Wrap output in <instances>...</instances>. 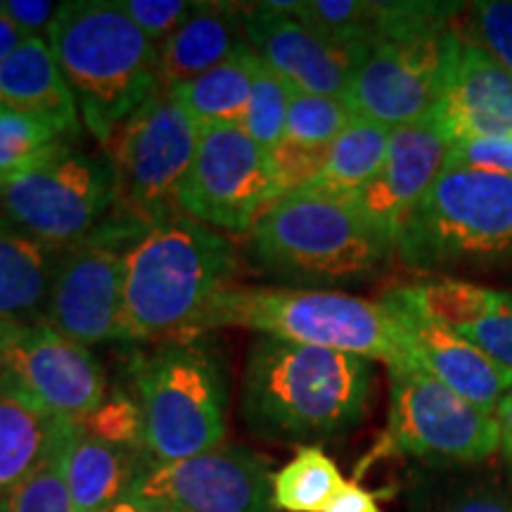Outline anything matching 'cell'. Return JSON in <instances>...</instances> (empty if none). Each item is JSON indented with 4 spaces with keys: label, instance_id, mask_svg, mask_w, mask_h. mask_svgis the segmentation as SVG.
<instances>
[{
    "label": "cell",
    "instance_id": "obj_1",
    "mask_svg": "<svg viewBox=\"0 0 512 512\" xmlns=\"http://www.w3.org/2000/svg\"><path fill=\"white\" fill-rule=\"evenodd\" d=\"M373 384L368 358L256 335L242 370L240 415L256 439L316 446L361 425Z\"/></svg>",
    "mask_w": 512,
    "mask_h": 512
},
{
    "label": "cell",
    "instance_id": "obj_2",
    "mask_svg": "<svg viewBox=\"0 0 512 512\" xmlns=\"http://www.w3.org/2000/svg\"><path fill=\"white\" fill-rule=\"evenodd\" d=\"M240 266L233 240L190 216L176 214L147 228L126 249L124 342L190 337L211 299L235 283Z\"/></svg>",
    "mask_w": 512,
    "mask_h": 512
},
{
    "label": "cell",
    "instance_id": "obj_3",
    "mask_svg": "<svg viewBox=\"0 0 512 512\" xmlns=\"http://www.w3.org/2000/svg\"><path fill=\"white\" fill-rule=\"evenodd\" d=\"M245 252L266 278L285 287L325 290L373 278L394 254V240L349 200L299 190L259 216Z\"/></svg>",
    "mask_w": 512,
    "mask_h": 512
},
{
    "label": "cell",
    "instance_id": "obj_4",
    "mask_svg": "<svg viewBox=\"0 0 512 512\" xmlns=\"http://www.w3.org/2000/svg\"><path fill=\"white\" fill-rule=\"evenodd\" d=\"M81 121L102 145L159 88L157 46L112 0H72L46 31Z\"/></svg>",
    "mask_w": 512,
    "mask_h": 512
},
{
    "label": "cell",
    "instance_id": "obj_5",
    "mask_svg": "<svg viewBox=\"0 0 512 512\" xmlns=\"http://www.w3.org/2000/svg\"><path fill=\"white\" fill-rule=\"evenodd\" d=\"M245 328L285 342L403 366L401 337L382 302L337 290L285 285H228L211 299L192 335ZM190 335V337H192Z\"/></svg>",
    "mask_w": 512,
    "mask_h": 512
},
{
    "label": "cell",
    "instance_id": "obj_6",
    "mask_svg": "<svg viewBox=\"0 0 512 512\" xmlns=\"http://www.w3.org/2000/svg\"><path fill=\"white\" fill-rule=\"evenodd\" d=\"M152 463H176L221 446L228 434L230 375L216 339L157 342L128 366Z\"/></svg>",
    "mask_w": 512,
    "mask_h": 512
},
{
    "label": "cell",
    "instance_id": "obj_7",
    "mask_svg": "<svg viewBox=\"0 0 512 512\" xmlns=\"http://www.w3.org/2000/svg\"><path fill=\"white\" fill-rule=\"evenodd\" d=\"M394 254L420 273L496 268L512 261V176L441 169L396 233Z\"/></svg>",
    "mask_w": 512,
    "mask_h": 512
},
{
    "label": "cell",
    "instance_id": "obj_8",
    "mask_svg": "<svg viewBox=\"0 0 512 512\" xmlns=\"http://www.w3.org/2000/svg\"><path fill=\"white\" fill-rule=\"evenodd\" d=\"M200 126L171 93L159 91L107 138L105 155L117 176L114 219L145 230L178 209V192L188 176Z\"/></svg>",
    "mask_w": 512,
    "mask_h": 512
},
{
    "label": "cell",
    "instance_id": "obj_9",
    "mask_svg": "<svg viewBox=\"0 0 512 512\" xmlns=\"http://www.w3.org/2000/svg\"><path fill=\"white\" fill-rule=\"evenodd\" d=\"M117 176L110 157L60 140L0 185V216L53 247L86 240L112 216Z\"/></svg>",
    "mask_w": 512,
    "mask_h": 512
},
{
    "label": "cell",
    "instance_id": "obj_10",
    "mask_svg": "<svg viewBox=\"0 0 512 512\" xmlns=\"http://www.w3.org/2000/svg\"><path fill=\"white\" fill-rule=\"evenodd\" d=\"M387 444L430 465H477L501 451V427L420 368L392 366Z\"/></svg>",
    "mask_w": 512,
    "mask_h": 512
},
{
    "label": "cell",
    "instance_id": "obj_11",
    "mask_svg": "<svg viewBox=\"0 0 512 512\" xmlns=\"http://www.w3.org/2000/svg\"><path fill=\"white\" fill-rule=\"evenodd\" d=\"M271 159L240 126H202L178 209L214 230L249 235L259 216L280 200Z\"/></svg>",
    "mask_w": 512,
    "mask_h": 512
},
{
    "label": "cell",
    "instance_id": "obj_12",
    "mask_svg": "<svg viewBox=\"0 0 512 512\" xmlns=\"http://www.w3.org/2000/svg\"><path fill=\"white\" fill-rule=\"evenodd\" d=\"M140 235L143 230L110 216L86 240L64 247L43 323L83 347L124 342V259Z\"/></svg>",
    "mask_w": 512,
    "mask_h": 512
},
{
    "label": "cell",
    "instance_id": "obj_13",
    "mask_svg": "<svg viewBox=\"0 0 512 512\" xmlns=\"http://www.w3.org/2000/svg\"><path fill=\"white\" fill-rule=\"evenodd\" d=\"M271 463L247 446H216L150 463L131 494L152 512H275Z\"/></svg>",
    "mask_w": 512,
    "mask_h": 512
},
{
    "label": "cell",
    "instance_id": "obj_14",
    "mask_svg": "<svg viewBox=\"0 0 512 512\" xmlns=\"http://www.w3.org/2000/svg\"><path fill=\"white\" fill-rule=\"evenodd\" d=\"M451 29L406 43H380L361 57L344 95L356 117L399 128L430 117L444 93Z\"/></svg>",
    "mask_w": 512,
    "mask_h": 512
},
{
    "label": "cell",
    "instance_id": "obj_15",
    "mask_svg": "<svg viewBox=\"0 0 512 512\" xmlns=\"http://www.w3.org/2000/svg\"><path fill=\"white\" fill-rule=\"evenodd\" d=\"M0 387L43 411L79 422L105 401V368L91 347L60 335L48 323L17 325Z\"/></svg>",
    "mask_w": 512,
    "mask_h": 512
},
{
    "label": "cell",
    "instance_id": "obj_16",
    "mask_svg": "<svg viewBox=\"0 0 512 512\" xmlns=\"http://www.w3.org/2000/svg\"><path fill=\"white\" fill-rule=\"evenodd\" d=\"M380 302L399 328L403 366L420 368L482 411L496 413L498 401L512 389V370L498 366L458 332L427 316L408 287H396Z\"/></svg>",
    "mask_w": 512,
    "mask_h": 512
},
{
    "label": "cell",
    "instance_id": "obj_17",
    "mask_svg": "<svg viewBox=\"0 0 512 512\" xmlns=\"http://www.w3.org/2000/svg\"><path fill=\"white\" fill-rule=\"evenodd\" d=\"M249 48L283 79L292 93L344 98L361 53L342 48L268 3L242 5Z\"/></svg>",
    "mask_w": 512,
    "mask_h": 512
},
{
    "label": "cell",
    "instance_id": "obj_18",
    "mask_svg": "<svg viewBox=\"0 0 512 512\" xmlns=\"http://www.w3.org/2000/svg\"><path fill=\"white\" fill-rule=\"evenodd\" d=\"M451 145L434 114L392 128L382 169L349 202L396 242V233L408 211L425 197L444 169Z\"/></svg>",
    "mask_w": 512,
    "mask_h": 512
},
{
    "label": "cell",
    "instance_id": "obj_19",
    "mask_svg": "<svg viewBox=\"0 0 512 512\" xmlns=\"http://www.w3.org/2000/svg\"><path fill=\"white\" fill-rule=\"evenodd\" d=\"M434 119L451 143L512 136V72L453 29Z\"/></svg>",
    "mask_w": 512,
    "mask_h": 512
},
{
    "label": "cell",
    "instance_id": "obj_20",
    "mask_svg": "<svg viewBox=\"0 0 512 512\" xmlns=\"http://www.w3.org/2000/svg\"><path fill=\"white\" fill-rule=\"evenodd\" d=\"M427 316L458 332L498 366L512 370V292L446 278L408 285Z\"/></svg>",
    "mask_w": 512,
    "mask_h": 512
},
{
    "label": "cell",
    "instance_id": "obj_21",
    "mask_svg": "<svg viewBox=\"0 0 512 512\" xmlns=\"http://www.w3.org/2000/svg\"><path fill=\"white\" fill-rule=\"evenodd\" d=\"M0 114L36 119L64 138L79 136V107L43 36L27 38L0 64Z\"/></svg>",
    "mask_w": 512,
    "mask_h": 512
},
{
    "label": "cell",
    "instance_id": "obj_22",
    "mask_svg": "<svg viewBox=\"0 0 512 512\" xmlns=\"http://www.w3.org/2000/svg\"><path fill=\"white\" fill-rule=\"evenodd\" d=\"M242 46H247L242 5L195 3L181 27L157 46L159 88L171 91L207 74Z\"/></svg>",
    "mask_w": 512,
    "mask_h": 512
},
{
    "label": "cell",
    "instance_id": "obj_23",
    "mask_svg": "<svg viewBox=\"0 0 512 512\" xmlns=\"http://www.w3.org/2000/svg\"><path fill=\"white\" fill-rule=\"evenodd\" d=\"M79 425L0 387V491H10L72 444Z\"/></svg>",
    "mask_w": 512,
    "mask_h": 512
},
{
    "label": "cell",
    "instance_id": "obj_24",
    "mask_svg": "<svg viewBox=\"0 0 512 512\" xmlns=\"http://www.w3.org/2000/svg\"><path fill=\"white\" fill-rule=\"evenodd\" d=\"M62 249L36 240L0 216V320L43 323Z\"/></svg>",
    "mask_w": 512,
    "mask_h": 512
},
{
    "label": "cell",
    "instance_id": "obj_25",
    "mask_svg": "<svg viewBox=\"0 0 512 512\" xmlns=\"http://www.w3.org/2000/svg\"><path fill=\"white\" fill-rule=\"evenodd\" d=\"M150 463L145 451L105 444L79 432L64 460L74 512H98L126 498Z\"/></svg>",
    "mask_w": 512,
    "mask_h": 512
},
{
    "label": "cell",
    "instance_id": "obj_26",
    "mask_svg": "<svg viewBox=\"0 0 512 512\" xmlns=\"http://www.w3.org/2000/svg\"><path fill=\"white\" fill-rule=\"evenodd\" d=\"M259 64V55L247 43L219 67L166 93H171V98L195 119L200 128L214 124L242 128Z\"/></svg>",
    "mask_w": 512,
    "mask_h": 512
},
{
    "label": "cell",
    "instance_id": "obj_27",
    "mask_svg": "<svg viewBox=\"0 0 512 512\" xmlns=\"http://www.w3.org/2000/svg\"><path fill=\"white\" fill-rule=\"evenodd\" d=\"M389 136H392L389 126L354 114L349 126L330 145L328 162H325L320 176L304 190L339 197V200H351L382 169L384 157H387Z\"/></svg>",
    "mask_w": 512,
    "mask_h": 512
},
{
    "label": "cell",
    "instance_id": "obj_28",
    "mask_svg": "<svg viewBox=\"0 0 512 512\" xmlns=\"http://www.w3.org/2000/svg\"><path fill=\"white\" fill-rule=\"evenodd\" d=\"M347 486L335 460L320 446H304L273 472V510L325 512Z\"/></svg>",
    "mask_w": 512,
    "mask_h": 512
},
{
    "label": "cell",
    "instance_id": "obj_29",
    "mask_svg": "<svg viewBox=\"0 0 512 512\" xmlns=\"http://www.w3.org/2000/svg\"><path fill=\"white\" fill-rule=\"evenodd\" d=\"M351 119L354 112L344 98L294 93L283 140L304 147H330Z\"/></svg>",
    "mask_w": 512,
    "mask_h": 512
},
{
    "label": "cell",
    "instance_id": "obj_30",
    "mask_svg": "<svg viewBox=\"0 0 512 512\" xmlns=\"http://www.w3.org/2000/svg\"><path fill=\"white\" fill-rule=\"evenodd\" d=\"M292 95V88L271 67L261 62L259 69H256L252 98H249L247 119L242 128L266 152H271L285 136L287 110H290Z\"/></svg>",
    "mask_w": 512,
    "mask_h": 512
},
{
    "label": "cell",
    "instance_id": "obj_31",
    "mask_svg": "<svg viewBox=\"0 0 512 512\" xmlns=\"http://www.w3.org/2000/svg\"><path fill=\"white\" fill-rule=\"evenodd\" d=\"M69 446L55 453L46 465L31 472L10 491H5L0 496V512H74L72 494H69L67 477H64V460H67Z\"/></svg>",
    "mask_w": 512,
    "mask_h": 512
},
{
    "label": "cell",
    "instance_id": "obj_32",
    "mask_svg": "<svg viewBox=\"0 0 512 512\" xmlns=\"http://www.w3.org/2000/svg\"><path fill=\"white\" fill-rule=\"evenodd\" d=\"M76 425L86 437L147 453L143 413H140V406L131 389L128 392L126 389H112V394L105 396V401Z\"/></svg>",
    "mask_w": 512,
    "mask_h": 512
},
{
    "label": "cell",
    "instance_id": "obj_33",
    "mask_svg": "<svg viewBox=\"0 0 512 512\" xmlns=\"http://www.w3.org/2000/svg\"><path fill=\"white\" fill-rule=\"evenodd\" d=\"M69 140L36 119L0 114V185L38 162L50 147Z\"/></svg>",
    "mask_w": 512,
    "mask_h": 512
},
{
    "label": "cell",
    "instance_id": "obj_34",
    "mask_svg": "<svg viewBox=\"0 0 512 512\" xmlns=\"http://www.w3.org/2000/svg\"><path fill=\"white\" fill-rule=\"evenodd\" d=\"M456 29V27H453ZM512 72V0H482L467 12V29H456Z\"/></svg>",
    "mask_w": 512,
    "mask_h": 512
},
{
    "label": "cell",
    "instance_id": "obj_35",
    "mask_svg": "<svg viewBox=\"0 0 512 512\" xmlns=\"http://www.w3.org/2000/svg\"><path fill=\"white\" fill-rule=\"evenodd\" d=\"M330 147H304L280 140L278 145L268 152L275 183L283 195L299 192L316 181L328 162Z\"/></svg>",
    "mask_w": 512,
    "mask_h": 512
},
{
    "label": "cell",
    "instance_id": "obj_36",
    "mask_svg": "<svg viewBox=\"0 0 512 512\" xmlns=\"http://www.w3.org/2000/svg\"><path fill=\"white\" fill-rule=\"evenodd\" d=\"M408 512H512V501L496 482H470L415 503Z\"/></svg>",
    "mask_w": 512,
    "mask_h": 512
},
{
    "label": "cell",
    "instance_id": "obj_37",
    "mask_svg": "<svg viewBox=\"0 0 512 512\" xmlns=\"http://www.w3.org/2000/svg\"><path fill=\"white\" fill-rule=\"evenodd\" d=\"M185 0H121V8L155 46L164 43L192 12Z\"/></svg>",
    "mask_w": 512,
    "mask_h": 512
},
{
    "label": "cell",
    "instance_id": "obj_38",
    "mask_svg": "<svg viewBox=\"0 0 512 512\" xmlns=\"http://www.w3.org/2000/svg\"><path fill=\"white\" fill-rule=\"evenodd\" d=\"M446 166L512 176V136L458 140L448 150Z\"/></svg>",
    "mask_w": 512,
    "mask_h": 512
},
{
    "label": "cell",
    "instance_id": "obj_39",
    "mask_svg": "<svg viewBox=\"0 0 512 512\" xmlns=\"http://www.w3.org/2000/svg\"><path fill=\"white\" fill-rule=\"evenodd\" d=\"M57 10H60V5L48 3V0H8V3H3L5 15L27 36H38V31H48Z\"/></svg>",
    "mask_w": 512,
    "mask_h": 512
},
{
    "label": "cell",
    "instance_id": "obj_40",
    "mask_svg": "<svg viewBox=\"0 0 512 512\" xmlns=\"http://www.w3.org/2000/svg\"><path fill=\"white\" fill-rule=\"evenodd\" d=\"M325 512H382L377 494L363 489L361 484L347 482L335 501L330 503V508Z\"/></svg>",
    "mask_w": 512,
    "mask_h": 512
},
{
    "label": "cell",
    "instance_id": "obj_41",
    "mask_svg": "<svg viewBox=\"0 0 512 512\" xmlns=\"http://www.w3.org/2000/svg\"><path fill=\"white\" fill-rule=\"evenodd\" d=\"M27 38H31V36L24 34V31L19 29L3 10H0V64L8 60V57L15 53V50L22 46Z\"/></svg>",
    "mask_w": 512,
    "mask_h": 512
},
{
    "label": "cell",
    "instance_id": "obj_42",
    "mask_svg": "<svg viewBox=\"0 0 512 512\" xmlns=\"http://www.w3.org/2000/svg\"><path fill=\"white\" fill-rule=\"evenodd\" d=\"M496 420L501 427V451L503 458L512 465V389L498 401L496 406Z\"/></svg>",
    "mask_w": 512,
    "mask_h": 512
},
{
    "label": "cell",
    "instance_id": "obj_43",
    "mask_svg": "<svg viewBox=\"0 0 512 512\" xmlns=\"http://www.w3.org/2000/svg\"><path fill=\"white\" fill-rule=\"evenodd\" d=\"M98 512H152V510L147 508L145 503H140L138 498L126 496V498H121V501L107 505V508H102Z\"/></svg>",
    "mask_w": 512,
    "mask_h": 512
},
{
    "label": "cell",
    "instance_id": "obj_44",
    "mask_svg": "<svg viewBox=\"0 0 512 512\" xmlns=\"http://www.w3.org/2000/svg\"><path fill=\"white\" fill-rule=\"evenodd\" d=\"M15 330H17L15 323H5V320H0V375H3L5 356H8V347L12 337H15Z\"/></svg>",
    "mask_w": 512,
    "mask_h": 512
},
{
    "label": "cell",
    "instance_id": "obj_45",
    "mask_svg": "<svg viewBox=\"0 0 512 512\" xmlns=\"http://www.w3.org/2000/svg\"><path fill=\"white\" fill-rule=\"evenodd\" d=\"M0 10H3V3H0Z\"/></svg>",
    "mask_w": 512,
    "mask_h": 512
},
{
    "label": "cell",
    "instance_id": "obj_46",
    "mask_svg": "<svg viewBox=\"0 0 512 512\" xmlns=\"http://www.w3.org/2000/svg\"><path fill=\"white\" fill-rule=\"evenodd\" d=\"M0 496H3V491H0Z\"/></svg>",
    "mask_w": 512,
    "mask_h": 512
}]
</instances>
